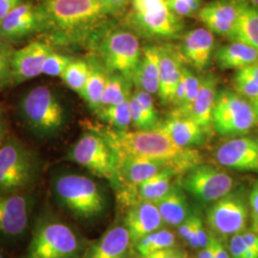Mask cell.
<instances>
[{"instance_id": "cell-1", "label": "cell", "mask_w": 258, "mask_h": 258, "mask_svg": "<svg viewBox=\"0 0 258 258\" xmlns=\"http://www.w3.org/2000/svg\"><path fill=\"white\" fill-rule=\"evenodd\" d=\"M37 7V39L54 50L95 48L115 15L102 0H41Z\"/></svg>"}, {"instance_id": "cell-2", "label": "cell", "mask_w": 258, "mask_h": 258, "mask_svg": "<svg viewBox=\"0 0 258 258\" xmlns=\"http://www.w3.org/2000/svg\"><path fill=\"white\" fill-rule=\"evenodd\" d=\"M107 140L117 160L124 157L163 162L182 175L201 163V154L194 148H182L159 126L150 130L120 131L110 126L96 128Z\"/></svg>"}, {"instance_id": "cell-3", "label": "cell", "mask_w": 258, "mask_h": 258, "mask_svg": "<svg viewBox=\"0 0 258 258\" xmlns=\"http://www.w3.org/2000/svg\"><path fill=\"white\" fill-rule=\"evenodd\" d=\"M42 160L34 148L9 135L0 149V194L32 191L42 173Z\"/></svg>"}, {"instance_id": "cell-4", "label": "cell", "mask_w": 258, "mask_h": 258, "mask_svg": "<svg viewBox=\"0 0 258 258\" xmlns=\"http://www.w3.org/2000/svg\"><path fill=\"white\" fill-rule=\"evenodd\" d=\"M19 118L25 127L37 138L57 136L67 122V112L54 89L37 85L28 90L18 105Z\"/></svg>"}, {"instance_id": "cell-5", "label": "cell", "mask_w": 258, "mask_h": 258, "mask_svg": "<svg viewBox=\"0 0 258 258\" xmlns=\"http://www.w3.org/2000/svg\"><path fill=\"white\" fill-rule=\"evenodd\" d=\"M86 249L80 235L52 212H43L32 231L27 258H83Z\"/></svg>"}, {"instance_id": "cell-6", "label": "cell", "mask_w": 258, "mask_h": 258, "mask_svg": "<svg viewBox=\"0 0 258 258\" xmlns=\"http://www.w3.org/2000/svg\"><path fill=\"white\" fill-rule=\"evenodd\" d=\"M51 190L57 204L83 220L102 215L107 207L102 187L91 178L76 173H59L51 182Z\"/></svg>"}, {"instance_id": "cell-7", "label": "cell", "mask_w": 258, "mask_h": 258, "mask_svg": "<svg viewBox=\"0 0 258 258\" xmlns=\"http://www.w3.org/2000/svg\"><path fill=\"white\" fill-rule=\"evenodd\" d=\"M66 160L106 179L113 185L117 176V156L107 140L96 128L85 131L70 148Z\"/></svg>"}, {"instance_id": "cell-8", "label": "cell", "mask_w": 258, "mask_h": 258, "mask_svg": "<svg viewBox=\"0 0 258 258\" xmlns=\"http://www.w3.org/2000/svg\"><path fill=\"white\" fill-rule=\"evenodd\" d=\"M249 218V194L245 187H234L210 205L206 212V223L211 233L221 240L242 233Z\"/></svg>"}, {"instance_id": "cell-9", "label": "cell", "mask_w": 258, "mask_h": 258, "mask_svg": "<svg viewBox=\"0 0 258 258\" xmlns=\"http://www.w3.org/2000/svg\"><path fill=\"white\" fill-rule=\"evenodd\" d=\"M94 49L97 58L109 72L120 73L132 81L142 56L136 35L125 30L110 29Z\"/></svg>"}, {"instance_id": "cell-10", "label": "cell", "mask_w": 258, "mask_h": 258, "mask_svg": "<svg viewBox=\"0 0 258 258\" xmlns=\"http://www.w3.org/2000/svg\"><path fill=\"white\" fill-rule=\"evenodd\" d=\"M257 124L258 113L249 100L235 91H218L212 112V127L219 135H242Z\"/></svg>"}, {"instance_id": "cell-11", "label": "cell", "mask_w": 258, "mask_h": 258, "mask_svg": "<svg viewBox=\"0 0 258 258\" xmlns=\"http://www.w3.org/2000/svg\"><path fill=\"white\" fill-rule=\"evenodd\" d=\"M178 184L195 201L210 206L231 192L234 179L220 167L199 163L180 175Z\"/></svg>"}, {"instance_id": "cell-12", "label": "cell", "mask_w": 258, "mask_h": 258, "mask_svg": "<svg viewBox=\"0 0 258 258\" xmlns=\"http://www.w3.org/2000/svg\"><path fill=\"white\" fill-rule=\"evenodd\" d=\"M36 196L30 192L0 194V237L19 239L29 229Z\"/></svg>"}, {"instance_id": "cell-13", "label": "cell", "mask_w": 258, "mask_h": 258, "mask_svg": "<svg viewBox=\"0 0 258 258\" xmlns=\"http://www.w3.org/2000/svg\"><path fill=\"white\" fill-rule=\"evenodd\" d=\"M215 159L227 168L258 172V138L243 136L231 139L216 149Z\"/></svg>"}, {"instance_id": "cell-14", "label": "cell", "mask_w": 258, "mask_h": 258, "mask_svg": "<svg viewBox=\"0 0 258 258\" xmlns=\"http://www.w3.org/2000/svg\"><path fill=\"white\" fill-rule=\"evenodd\" d=\"M54 49L42 40H34L19 50L12 57V86H17L42 74V65Z\"/></svg>"}, {"instance_id": "cell-15", "label": "cell", "mask_w": 258, "mask_h": 258, "mask_svg": "<svg viewBox=\"0 0 258 258\" xmlns=\"http://www.w3.org/2000/svg\"><path fill=\"white\" fill-rule=\"evenodd\" d=\"M39 27L37 5L21 2L0 21V37L11 44L37 36Z\"/></svg>"}, {"instance_id": "cell-16", "label": "cell", "mask_w": 258, "mask_h": 258, "mask_svg": "<svg viewBox=\"0 0 258 258\" xmlns=\"http://www.w3.org/2000/svg\"><path fill=\"white\" fill-rule=\"evenodd\" d=\"M129 21L143 34L150 37H176L183 30V22L166 4L158 9L130 15Z\"/></svg>"}, {"instance_id": "cell-17", "label": "cell", "mask_w": 258, "mask_h": 258, "mask_svg": "<svg viewBox=\"0 0 258 258\" xmlns=\"http://www.w3.org/2000/svg\"><path fill=\"white\" fill-rule=\"evenodd\" d=\"M242 0H213L198 12L199 19L213 34L231 38L239 18Z\"/></svg>"}, {"instance_id": "cell-18", "label": "cell", "mask_w": 258, "mask_h": 258, "mask_svg": "<svg viewBox=\"0 0 258 258\" xmlns=\"http://www.w3.org/2000/svg\"><path fill=\"white\" fill-rule=\"evenodd\" d=\"M160 87L158 96L163 104H170L176 86L179 83L183 68L184 56L181 51L171 45L158 46Z\"/></svg>"}, {"instance_id": "cell-19", "label": "cell", "mask_w": 258, "mask_h": 258, "mask_svg": "<svg viewBox=\"0 0 258 258\" xmlns=\"http://www.w3.org/2000/svg\"><path fill=\"white\" fill-rule=\"evenodd\" d=\"M164 225L156 205L151 202H137L127 208L124 226L127 229L132 245L148 234L160 230Z\"/></svg>"}, {"instance_id": "cell-20", "label": "cell", "mask_w": 258, "mask_h": 258, "mask_svg": "<svg viewBox=\"0 0 258 258\" xmlns=\"http://www.w3.org/2000/svg\"><path fill=\"white\" fill-rule=\"evenodd\" d=\"M215 39L208 28H197L184 35L181 53L184 59L197 70L206 69L212 61Z\"/></svg>"}, {"instance_id": "cell-21", "label": "cell", "mask_w": 258, "mask_h": 258, "mask_svg": "<svg viewBox=\"0 0 258 258\" xmlns=\"http://www.w3.org/2000/svg\"><path fill=\"white\" fill-rule=\"evenodd\" d=\"M131 244L125 226H114L90 244L83 258H127Z\"/></svg>"}, {"instance_id": "cell-22", "label": "cell", "mask_w": 258, "mask_h": 258, "mask_svg": "<svg viewBox=\"0 0 258 258\" xmlns=\"http://www.w3.org/2000/svg\"><path fill=\"white\" fill-rule=\"evenodd\" d=\"M182 148H192L203 145L207 139L208 130L195 120L184 116L171 115L158 125Z\"/></svg>"}, {"instance_id": "cell-23", "label": "cell", "mask_w": 258, "mask_h": 258, "mask_svg": "<svg viewBox=\"0 0 258 258\" xmlns=\"http://www.w3.org/2000/svg\"><path fill=\"white\" fill-rule=\"evenodd\" d=\"M217 93L216 79L212 75L201 77L199 92L191 105L188 118L195 120L208 131L212 126V112Z\"/></svg>"}, {"instance_id": "cell-24", "label": "cell", "mask_w": 258, "mask_h": 258, "mask_svg": "<svg viewBox=\"0 0 258 258\" xmlns=\"http://www.w3.org/2000/svg\"><path fill=\"white\" fill-rule=\"evenodd\" d=\"M132 83L137 89L151 95L158 94L160 87L158 46H148L143 49L140 62L132 77Z\"/></svg>"}, {"instance_id": "cell-25", "label": "cell", "mask_w": 258, "mask_h": 258, "mask_svg": "<svg viewBox=\"0 0 258 258\" xmlns=\"http://www.w3.org/2000/svg\"><path fill=\"white\" fill-rule=\"evenodd\" d=\"M155 205L161 214L164 224L178 227L191 214L185 191L180 184H172L168 192Z\"/></svg>"}, {"instance_id": "cell-26", "label": "cell", "mask_w": 258, "mask_h": 258, "mask_svg": "<svg viewBox=\"0 0 258 258\" xmlns=\"http://www.w3.org/2000/svg\"><path fill=\"white\" fill-rule=\"evenodd\" d=\"M216 61L221 69L239 70L258 61V51L246 43L232 41L219 47L215 53Z\"/></svg>"}, {"instance_id": "cell-27", "label": "cell", "mask_w": 258, "mask_h": 258, "mask_svg": "<svg viewBox=\"0 0 258 258\" xmlns=\"http://www.w3.org/2000/svg\"><path fill=\"white\" fill-rule=\"evenodd\" d=\"M88 63L89 74L82 98L87 102L89 107L96 112L100 107L102 94L110 72L102 64L96 55H93L88 59Z\"/></svg>"}, {"instance_id": "cell-28", "label": "cell", "mask_w": 258, "mask_h": 258, "mask_svg": "<svg viewBox=\"0 0 258 258\" xmlns=\"http://www.w3.org/2000/svg\"><path fill=\"white\" fill-rule=\"evenodd\" d=\"M231 41H239L258 51V9L242 0L239 18L231 35Z\"/></svg>"}, {"instance_id": "cell-29", "label": "cell", "mask_w": 258, "mask_h": 258, "mask_svg": "<svg viewBox=\"0 0 258 258\" xmlns=\"http://www.w3.org/2000/svg\"><path fill=\"white\" fill-rule=\"evenodd\" d=\"M176 176L180 175L174 169L168 168L141 183L137 189V202L156 203L168 192Z\"/></svg>"}, {"instance_id": "cell-30", "label": "cell", "mask_w": 258, "mask_h": 258, "mask_svg": "<svg viewBox=\"0 0 258 258\" xmlns=\"http://www.w3.org/2000/svg\"><path fill=\"white\" fill-rule=\"evenodd\" d=\"M132 81L120 73L110 72L100 103V108L117 105L131 98Z\"/></svg>"}, {"instance_id": "cell-31", "label": "cell", "mask_w": 258, "mask_h": 258, "mask_svg": "<svg viewBox=\"0 0 258 258\" xmlns=\"http://www.w3.org/2000/svg\"><path fill=\"white\" fill-rule=\"evenodd\" d=\"M95 113L100 120L106 122L110 127L120 131L128 130L132 122L130 99L117 105L102 107Z\"/></svg>"}, {"instance_id": "cell-32", "label": "cell", "mask_w": 258, "mask_h": 258, "mask_svg": "<svg viewBox=\"0 0 258 258\" xmlns=\"http://www.w3.org/2000/svg\"><path fill=\"white\" fill-rule=\"evenodd\" d=\"M235 92L249 101L258 97V61L236 71L233 78Z\"/></svg>"}, {"instance_id": "cell-33", "label": "cell", "mask_w": 258, "mask_h": 258, "mask_svg": "<svg viewBox=\"0 0 258 258\" xmlns=\"http://www.w3.org/2000/svg\"><path fill=\"white\" fill-rule=\"evenodd\" d=\"M175 234L168 230H158L142 238L134 246L139 254L147 255L160 249L175 246Z\"/></svg>"}, {"instance_id": "cell-34", "label": "cell", "mask_w": 258, "mask_h": 258, "mask_svg": "<svg viewBox=\"0 0 258 258\" xmlns=\"http://www.w3.org/2000/svg\"><path fill=\"white\" fill-rule=\"evenodd\" d=\"M89 74V63L88 60L77 59L67 66L64 73L61 76L63 83L81 97L83 96L86 82Z\"/></svg>"}, {"instance_id": "cell-35", "label": "cell", "mask_w": 258, "mask_h": 258, "mask_svg": "<svg viewBox=\"0 0 258 258\" xmlns=\"http://www.w3.org/2000/svg\"><path fill=\"white\" fill-rule=\"evenodd\" d=\"M183 75H184V84H185V98H184V104L180 108H177L172 111L171 115L188 117L191 105L197 97V94L199 92V88L201 84V77H198L192 73V71L186 66H184Z\"/></svg>"}, {"instance_id": "cell-36", "label": "cell", "mask_w": 258, "mask_h": 258, "mask_svg": "<svg viewBox=\"0 0 258 258\" xmlns=\"http://www.w3.org/2000/svg\"><path fill=\"white\" fill-rule=\"evenodd\" d=\"M74 58V56L72 55H65L54 50L49 54L46 59L44 60V63L42 65V74L49 77L61 78V76L64 73L65 69L73 61Z\"/></svg>"}, {"instance_id": "cell-37", "label": "cell", "mask_w": 258, "mask_h": 258, "mask_svg": "<svg viewBox=\"0 0 258 258\" xmlns=\"http://www.w3.org/2000/svg\"><path fill=\"white\" fill-rule=\"evenodd\" d=\"M15 50L7 41L0 44V89L12 86V57Z\"/></svg>"}, {"instance_id": "cell-38", "label": "cell", "mask_w": 258, "mask_h": 258, "mask_svg": "<svg viewBox=\"0 0 258 258\" xmlns=\"http://www.w3.org/2000/svg\"><path fill=\"white\" fill-rule=\"evenodd\" d=\"M133 95L137 98L139 103H140L143 111L145 112L152 128H156L161 121L159 120L158 112H157L154 102H153L152 95L144 91V90H141V89H136L133 92Z\"/></svg>"}, {"instance_id": "cell-39", "label": "cell", "mask_w": 258, "mask_h": 258, "mask_svg": "<svg viewBox=\"0 0 258 258\" xmlns=\"http://www.w3.org/2000/svg\"><path fill=\"white\" fill-rule=\"evenodd\" d=\"M130 107H131V124L136 130H150L152 128L149 120H148L145 112L142 109L137 98L133 95L130 98Z\"/></svg>"}, {"instance_id": "cell-40", "label": "cell", "mask_w": 258, "mask_h": 258, "mask_svg": "<svg viewBox=\"0 0 258 258\" xmlns=\"http://www.w3.org/2000/svg\"><path fill=\"white\" fill-rule=\"evenodd\" d=\"M178 233L194 249H199L198 238L194 231V214H190L182 224L178 226Z\"/></svg>"}, {"instance_id": "cell-41", "label": "cell", "mask_w": 258, "mask_h": 258, "mask_svg": "<svg viewBox=\"0 0 258 258\" xmlns=\"http://www.w3.org/2000/svg\"><path fill=\"white\" fill-rule=\"evenodd\" d=\"M228 249L231 258H246L248 248L241 233H236L230 237Z\"/></svg>"}, {"instance_id": "cell-42", "label": "cell", "mask_w": 258, "mask_h": 258, "mask_svg": "<svg viewBox=\"0 0 258 258\" xmlns=\"http://www.w3.org/2000/svg\"><path fill=\"white\" fill-rule=\"evenodd\" d=\"M249 203L251 231L258 233V179L249 194Z\"/></svg>"}, {"instance_id": "cell-43", "label": "cell", "mask_w": 258, "mask_h": 258, "mask_svg": "<svg viewBox=\"0 0 258 258\" xmlns=\"http://www.w3.org/2000/svg\"><path fill=\"white\" fill-rule=\"evenodd\" d=\"M185 255L187 254L184 249L174 246L171 248L157 250L147 255H142L138 253V255L135 258H184Z\"/></svg>"}, {"instance_id": "cell-44", "label": "cell", "mask_w": 258, "mask_h": 258, "mask_svg": "<svg viewBox=\"0 0 258 258\" xmlns=\"http://www.w3.org/2000/svg\"><path fill=\"white\" fill-rule=\"evenodd\" d=\"M167 8L180 18L191 17L195 14L194 10L184 0H165Z\"/></svg>"}, {"instance_id": "cell-45", "label": "cell", "mask_w": 258, "mask_h": 258, "mask_svg": "<svg viewBox=\"0 0 258 258\" xmlns=\"http://www.w3.org/2000/svg\"><path fill=\"white\" fill-rule=\"evenodd\" d=\"M194 231L196 232V235L198 238L199 249L207 247L210 243V233L206 231L203 220L198 215H194Z\"/></svg>"}, {"instance_id": "cell-46", "label": "cell", "mask_w": 258, "mask_h": 258, "mask_svg": "<svg viewBox=\"0 0 258 258\" xmlns=\"http://www.w3.org/2000/svg\"><path fill=\"white\" fill-rule=\"evenodd\" d=\"M135 13H146L158 9L166 4L165 0H132Z\"/></svg>"}, {"instance_id": "cell-47", "label": "cell", "mask_w": 258, "mask_h": 258, "mask_svg": "<svg viewBox=\"0 0 258 258\" xmlns=\"http://www.w3.org/2000/svg\"><path fill=\"white\" fill-rule=\"evenodd\" d=\"M210 241L212 243L214 258H231L229 249L224 245L223 240L210 233Z\"/></svg>"}, {"instance_id": "cell-48", "label": "cell", "mask_w": 258, "mask_h": 258, "mask_svg": "<svg viewBox=\"0 0 258 258\" xmlns=\"http://www.w3.org/2000/svg\"><path fill=\"white\" fill-rule=\"evenodd\" d=\"M241 234L247 248L258 255V233L245 230Z\"/></svg>"}, {"instance_id": "cell-49", "label": "cell", "mask_w": 258, "mask_h": 258, "mask_svg": "<svg viewBox=\"0 0 258 258\" xmlns=\"http://www.w3.org/2000/svg\"><path fill=\"white\" fill-rule=\"evenodd\" d=\"M21 2L22 0H0V21Z\"/></svg>"}, {"instance_id": "cell-50", "label": "cell", "mask_w": 258, "mask_h": 258, "mask_svg": "<svg viewBox=\"0 0 258 258\" xmlns=\"http://www.w3.org/2000/svg\"><path fill=\"white\" fill-rule=\"evenodd\" d=\"M105 6H107L109 9L114 13L117 14L120 11L125 9L131 0H102Z\"/></svg>"}, {"instance_id": "cell-51", "label": "cell", "mask_w": 258, "mask_h": 258, "mask_svg": "<svg viewBox=\"0 0 258 258\" xmlns=\"http://www.w3.org/2000/svg\"><path fill=\"white\" fill-rule=\"evenodd\" d=\"M196 258H214L211 241H210V243H209V245L207 247L202 248V249L198 251Z\"/></svg>"}, {"instance_id": "cell-52", "label": "cell", "mask_w": 258, "mask_h": 258, "mask_svg": "<svg viewBox=\"0 0 258 258\" xmlns=\"http://www.w3.org/2000/svg\"><path fill=\"white\" fill-rule=\"evenodd\" d=\"M8 136H9V129H8L7 121H5L0 125V149L3 147Z\"/></svg>"}, {"instance_id": "cell-53", "label": "cell", "mask_w": 258, "mask_h": 258, "mask_svg": "<svg viewBox=\"0 0 258 258\" xmlns=\"http://www.w3.org/2000/svg\"><path fill=\"white\" fill-rule=\"evenodd\" d=\"M184 1L187 5H189V7L194 10L195 13L201 10L202 2H203V0H184Z\"/></svg>"}, {"instance_id": "cell-54", "label": "cell", "mask_w": 258, "mask_h": 258, "mask_svg": "<svg viewBox=\"0 0 258 258\" xmlns=\"http://www.w3.org/2000/svg\"><path fill=\"white\" fill-rule=\"evenodd\" d=\"M250 102H251V104L253 105V107L255 108V110H256V112L258 113V97L257 98H255V99H253V100H251Z\"/></svg>"}, {"instance_id": "cell-55", "label": "cell", "mask_w": 258, "mask_h": 258, "mask_svg": "<svg viewBox=\"0 0 258 258\" xmlns=\"http://www.w3.org/2000/svg\"><path fill=\"white\" fill-rule=\"evenodd\" d=\"M249 2L254 5V6H258V0H249Z\"/></svg>"}, {"instance_id": "cell-56", "label": "cell", "mask_w": 258, "mask_h": 258, "mask_svg": "<svg viewBox=\"0 0 258 258\" xmlns=\"http://www.w3.org/2000/svg\"><path fill=\"white\" fill-rule=\"evenodd\" d=\"M0 258H5L4 257V255H3L1 252H0Z\"/></svg>"}, {"instance_id": "cell-57", "label": "cell", "mask_w": 258, "mask_h": 258, "mask_svg": "<svg viewBox=\"0 0 258 258\" xmlns=\"http://www.w3.org/2000/svg\"><path fill=\"white\" fill-rule=\"evenodd\" d=\"M3 41H4V39H2V38L0 37V43H1V42H3Z\"/></svg>"}, {"instance_id": "cell-58", "label": "cell", "mask_w": 258, "mask_h": 258, "mask_svg": "<svg viewBox=\"0 0 258 258\" xmlns=\"http://www.w3.org/2000/svg\"><path fill=\"white\" fill-rule=\"evenodd\" d=\"M184 258H192V257H189V256H187V255H185Z\"/></svg>"}]
</instances>
